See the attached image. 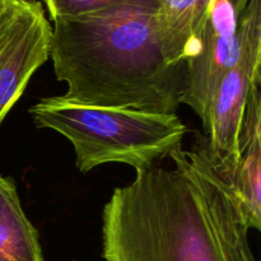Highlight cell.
<instances>
[{
  "instance_id": "obj_1",
  "label": "cell",
  "mask_w": 261,
  "mask_h": 261,
  "mask_svg": "<svg viewBox=\"0 0 261 261\" xmlns=\"http://www.w3.org/2000/svg\"><path fill=\"white\" fill-rule=\"evenodd\" d=\"M170 158L172 167L137 171L105 204V261H257L241 200L208 148Z\"/></svg>"
},
{
  "instance_id": "obj_2",
  "label": "cell",
  "mask_w": 261,
  "mask_h": 261,
  "mask_svg": "<svg viewBox=\"0 0 261 261\" xmlns=\"http://www.w3.org/2000/svg\"><path fill=\"white\" fill-rule=\"evenodd\" d=\"M160 2L55 19L50 59L64 96L96 106L176 114L186 64L166 61L158 40Z\"/></svg>"
},
{
  "instance_id": "obj_3",
  "label": "cell",
  "mask_w": 261,
  "mask_h": 261,
  "mask_svg": "<svg viewBox=\"0 0 261 261\" xmlns=\"http://www.w3.org/2000/svg\"><path fill=\"white\" fill-rule=\"evenodd\" d=\"M40 129L58 132L70 142L75 165L86 173L106 163L135 171L153 167L181 149L188 127L177 114L96 106L65 96L41 98L30 109Z\"/></svg>"
},
{
  "instance_id": "obj_4",
  "label": "cell",
  "mask_w": 261,
  "mask_h": 261,
  "mask_svg": "<svg viewBox=\"0 0 261 261\" xmlns=\"http://www.w3.org/2000/svg\"><path fill=\"white\" fill-rule=\"evenodd\" d=\"M241 47L237 61L222 76L212 97L204 126L208 150L228 176L237 163L239 134L247 96L261 78V0H249L240 17Z\"/></svg>"
},
{
  "instance_id": "obj_5",
  "label": "cell",
  "mask_w": 261,
  "mask_h": 261,
  "mask_svg": "<svg viewBox=\"0 0 261 261\" xmlns=\"http://www.w3.org/2000/svg\"><path fill=\"white\" fill-rule=\"evenodd\" d=\"M53 27L41 3L18 0L0 35V122L20 98L33 74L50 59Z\"/></svg>"
},
{
  "instance_id": "obj_6",
  "label": "cell",
  "mask_w": 261,
  "mask_h": 261,
  "mask_svg": "<svg viewBox=\"0 0 261 261\" xmlns=\"http://www.w3.org/2000/svg\"><path fill=\"white\" fill-rule=\"evenodd\" d=\"M241 14L228 0H212L198 51L186 63L182 103L200 117L203 125L219 81L240 55Z\"/></svg>"
},
{
  "instance_id": "obj_7",
  "label": "cell",
  "mask_w": 261,
  "mask_h": 261,
  "mask_svg": "<svg viewBox=\"0 0 261 261\" xmlns=\"http://www.w3.org/2000/svg\"><path fill=\"white\" fill-rule=\"evenodd\" d=\"M261 78L247 96L239 134L237 163L229 181L233 185L251 229H261Z\"/></svg>"
},
{
  "instance_id": "obj_8",
  "label": "cell",
  "mask_w": 261,
  "mask_h": 261,
  "mask_svg": "<svg viewBox=\"0 0 261 261\" xmlns=\"http://www.w3.org/2000/svg\"><path fill=\"white\" fill-rule=\"evenodd\" d=\"M212 0H160L158 40L166 61L186 64L195 56Z\"/></svg>"
},
{
  "instance_id": "obj_9",
  "label": "cell",
  "mask_w": 261,
  "mask_h": 261,
  "mask_svg": "<svg viewBox=\"0 0 261 261\" xmlns=\"http://www.w3.org/2000/svg\"><path fill=\"white\" fill-rule=\"evenodd\" d=\"M0 261H43L38 232L23 211L17 185L2 175Z\"/></svg>"
},
{
  "instance_id": "obj_10",
  "label": "cell",
  "mask_w": 261,
  "mask_h": 261,
  "mask_svg": "<svg viewBox=\"0 0 261 261\" xmlns=\"http://www.w3.org/2000/svg\"><path fill=\"white\" fill-rule=\"evenodd\" d=\"M153 2L160 0H43L51 20L81 17L122 5Z\"/></svg>"
},
{
  "instance_id": "obj_11",
  "label": "cell",
  "mask_w": 261,
  "mask_h": 261,
  "mask_svg": "<svg viewBox=\"0 0 261 261\" xmlns=\"http://www.w3.org/2000/svg\"><path fill=\"white\" fill-rule=\"evenodd\" d=\"M17 4L18 0H0V35L14 14Z\"/></svg>"
},
{
  "instance_id": "obj_12",
  "label": "cell",
  "mask_w": 261,
  "mask_h": 261,
  "mask_svg": "<svg viewBox=\"0 0 261 261\" xmlns=\"http://www.w3.org/2000/svg\"><path fill=\"white\" fill-rule=\"evenodd\" d=\"M229 3H231L232 5H233L234 10H236L239 14H241L242 12H244V9L246 8L247 3H249V0H228Z\"/></svg>"
}]
</instances>
